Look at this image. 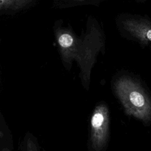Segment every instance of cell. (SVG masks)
Instances as JSON below:
<instances>
[{
    "label": "cell",
    "instance_id": "9",
    "mask_svg": "<svg viewBox=\"0 0 151 151\" xmlns=\"http://www.w3.org/2000/svg\"><path fill=\"white\" fill-rule=\"evenodd\" d=\"M138 1H141V2H143V1H145V0H138Z\"/></svg>",
    "mask_w": 151,
    "mask_h": 151
},
{
    "label": "cell",
    "instance_id": "6",
    "mask_svg": "<svg viewBox=\"0 0 151 151\" xmlns=\"http://www.w3.org/2000/svg\"><path fill=\"white\" fill-rule=\"evenodd\" d=\"M32 0H0V10H17L21 9Z\"/></svg>",
    "mask_w": 151,
    "mask_h": 151
},
{
    "label": "cell",
    "instance_id": "1",
    "mask_svg": "<svg viewBox=\"0 0 151 151\" xmlns=\"http://www.w3.org/2000/svg\"><path fill=\"white\" fill-rule=\"evenodd\" d=\"M113 88L127 115L145 124L151 122V97L136 79L123 75L115 80Z\"/></svg>",
    "mask_w": 151,
    "mask_h": 151
},
{
    "label": "cell",
    "instance_id": "10",
    "mask_svg": "<svg viewBox=\"0 0 151 151\" xmlns=\"http://www.w3.org/2000/svg\"><path fill=\"white\" fill-rule=\"evenodd\" d=\"M42 151H45V150H42Z\"/></svg>",
    "mask_w": 151,
    "mask_h": 151
},
{
    "label": "cell",
    "instance_id": "4",
    "mask_svg": "<svg viewBox=\"0 0 151 151\" xmlns=\"http://www.w3.org/2000/svg\"><path fill=\"white\" fill-rule=\"evenodd\" d=\"M110 137V113L104 103H99L90 119V146L93 151H104Z\"/></svg>",
    "mask_w": 151,
    "mask_h": 151
},
{
    "label": "cell",
    "instance_id": "8",
    "mask_svg": "<svg viewBox=\"0 0 151 151\" xmlns=\"http://www.w3.org/2000/svg\"><path fill=\"white\" fill-rule=\"evenodd\" d=\"M3 136H4V134H3V133L1 132V130H0V137H2Z\"/></svg>",
    "mask_w": 151,
    "mask_h": 151
},
{
    "label": "cell",
    "instance_id": "3",
    "mask_svg": "<svg viewBox=\"0 0 151 151\" xmlns=\"http://www.w3.org/2000/svg\"><path fill=\"white\" fill-rule=\"evenodd\" d=\"M116 25L123 37L151 48V19L148 17L122 14L117 17Z\"/></svg>",
    "mask_w": 151,
    "mask_h": 151
},
{
    "label": "cell",
    "instance_id": "2",
    "mask_svg": "<svg viewBox=\"0 0 151 151\" xmlns=\"http://www.w3.org/2000/svg\"><path fill=\"white\" fill-rule=\"evenodd\" d=\"M105 47L104 34L96 22L88 24V27L80 44L76 58L80 68V77L83 87L88 90L91 70L100 52H103Z\"/></svg>",
    "mask_w": 151,
    "mask_h": 151
},
{
    "label": "cell",
    "instance_id": "7",
    "mask_svg": "<svg viewBox=\"0 0 151 151\" xmlns=\"http://www.w3.org/2000/svg\"><path fill=\"white\" fill-rule=\"evenodd\" d=\"M25 151H40L37 141L31 134H28L25 139Z\"/></svg>",
    "mask_w": 151,
    "mask_h": 151
},
{
    "label": "cell",
    "instance_id": "5",
    "mask_svg": "<svg viewBox=\"0 0 151 151\" xmlns=\"http://www.w3.org/2000/svg\"><path fill=\"white\" fill-rule=\"evenodd\" d=\"M56 40L59 51L64 64L70 68L73 61H76L81 39L66 29H58L56 31Z\"/></svg>",
    "mask_w": 151,
    "mask_h": 151
}]
</instances>
